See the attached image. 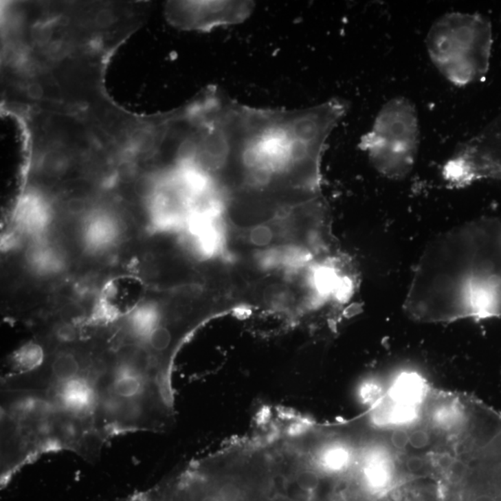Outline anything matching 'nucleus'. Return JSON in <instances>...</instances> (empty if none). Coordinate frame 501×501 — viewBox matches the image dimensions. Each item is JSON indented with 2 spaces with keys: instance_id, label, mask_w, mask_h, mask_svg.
Here are the masks:
<instances>
[{
  "instance_id": "1",
  "label": "nucleus",
  "mask_w": 501,
  "mask_h": 501,
  "mask_svg": "<svg viewBox=\"0 0 501 501\" xmlns=\"http://www.w3.org/2000/svg\"><path fill=\"white\" fill-rule=\"evenodd\" d=\"M346 464L334 501H439L452 421L426 389L396 381L346 420Z\"/></svg>"
},
{
  "instance_id": "2",
  "label": "nucleus",
  "mask_w": 501,
  "mask_h": 501,
  "mask_svg": "<svg viewBox=\"0 0 501 501\" xmlns=\"http://www.w3.org/2000/svg\"><path fill=\"white\" fill-rule=\"evenodd\" d=\"M423 323L501 318V219L482 216L428 243L404 302Z\"/></svg>"
},
{
  "instance_id": "3",
  "label": "nucleus",
  "mask_w": 501,
  "mask_h": 501,
  "mask_svg": "<svg viewBox=\"0 0 501 501\" xmlns=\"http://www.w3.org/2000/svg\"><path fill=\"white\" fill-rule=\"evenodd\" d=\"M439 501H501V412L471 394Z\"/></svg>"
},
{
  "instance_id": "4",
  "label": "nucleus",
  "mask_w": 501,
  "mask_h": 501,
  "mask_svg": "<svg viewBox=\"0 0 501 501\" xmlns=\"http://www.w3.org/2000/svg\"><path fill=\"white\" fill-rule=\"evenodd\" d=\"M425 43L431 62L453 86H469L489 73L493 29L486 16L445 13L429 29Z\"/></svg>"
},
{
  "instance_id": "5",
  "label": "nucleus",
  "mask_w": 501,
  "mask_h": 501,
  "mask_svg": "<svg viewBox=\"0 0 501 501\" xmlns=\"http://www.w3.org/2000/svg\"><path fill=\"white\" fill-rule=\"evenodd\" d=\"M420 140L417 109L412 100L399 96L381 107L359 146L378 173L401 180L414 168Z\"/></svg>"
},
{
  "instance_id": "6",
  "label": "nucleus",
  "mask_w": 501,
  "mask_h": 501,
  "mask_svg": "<svg viewBox=\"0 0 501 501\" xmlns=\"http://www.w3.org/2000/svg\"><path fill=\"white\" fill-rule=\"evenodd\" d=\"M251 1H190L171 5L169 18L176 25L190 29H212L240 25L254 12Z\"/></svg>"
},
{
  "instance_id": "7",
  "label": "nucleus",
  "mask_w": 501,
  "mask_h": 501,
  "mask_svg": "<svg viewBox=\"0 0 501 501\" xmlns=\"http://www.w3.org/2000/svg\"><path fill=\"white\" fill-rule=\"evenodd\" d=\"M173 333L166 326H155L148 336V344L156 354H166L173 344Z\"/></svg>"
},
{
  "instance_id": "8",
  "label": "nucleus",
  "mask_w": 501,
  "mask_h": 501,
  "mask_svg": "<svg viewBox=\"0 0 501 501\" xmlns=\"http://www.w3.org/2000/svg\"><path fill=\"white\" fill-rule=\"evenodd\" d=\"M273 238L272 230L267 226H258L254 227L250 233V241L254 245L259 247H264L269 245Z\"/></svg>"
}]
</instances>
